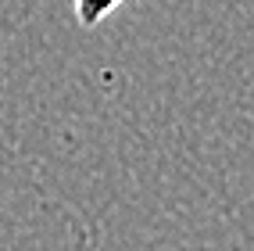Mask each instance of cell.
Listing matches in <instances>:
<instances>
[{
	"mask_svg": "<svg viewBox=\"0 0 254 251\" xmlns=\"http://www.w3.org/2000/svg\"><path fill=\"white\" fill-rule=\"evenodd\" d=\"M122 4H126V0H72V11H75L79 29H97L104 18H111Z\"/></svg>",
	"mask_w": 254,
	"mask_h": 251,
	"instance_id": "obj_1",
	"label": "cell"
}]
</instances>
